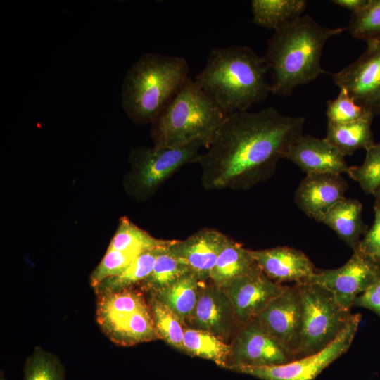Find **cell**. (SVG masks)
Here are the masks:
<instances>
[{
	"label": "cell",
	"mask_w": 380,
	"mask_h": 380,
	"mask_svg": "<svg viewBox=\"0 0 380 380\" xmlns=\"http://www.w3.org/2000/svg\"><path fill=\"white\" fill-rule=\"evenodd\" d=\"M305 118L268 107L228 115L197 163L205 190H248L270 179L278 161L303 135Z\"/></svg>",
	"instance_id": "1"
},
{
	"label": "cell",
	"mask_w": 380,
	"mask_h": 380,
	"mask_svg": "<svg viewBox=\"0 0 380 380\" xmlns=\"http://www.w3.org/2000/svg\"><path fill=\"white\" fill-rule=\"evenodd\" d=\"M346 28H329L303 15L274 31L267 42L264 59L270 75V93L289 96L298 86L327 72L321 66L324 46Z\"/></svg>",
	"instance_id": "2"
},
{
	"label": "cell",
	"mask_w": 380,
	"mask_h": 380,
	"mask_svg": "<svg viewBox=\"0 0 380 380\" xmlns=\"http://www.w3.org/2000/svg\"><path fill=\"white\" fill-rule=\"evenodd\" d=\"M264 59L246 46L211 49L194 81L227 115L248 111L270 93Z\"/></svg>",
	"instance_id": "3"
},
{
	"label": "cell",
	"mask_w": 380,
	"mask_h": 380,
	"mask_svg": "<svg viewBox=\"0 0 380 380\" xmlns=\"http://www.w3.org/2000/svg\"><path fill=\"white\" fill-rule=\"evenodd\" d=\"M184 58L143 54L129 68L122 84V106L137 123H151L189 77Z\"/></svg>",
	"instance_id": "4"
},
{
	"label": "cell",
	"mask_w": 380,
	"mask_h": 380,
	"mask_svg": "<svg viewBox=\"0 0 380 380\" xmlns=\"http://www.w3.org/2000/svg\"><path fill=\"white\" fill-rule=\"evenodd\" d=\"M227 115L189 77L152 122L154 146L178 147L210 139Z\"/></svg>",
	"instance_id": "5"
},
{
	"label": "cell",
	"mask_w": 380,
	"mask_h": 380,
	"mask_svg": "<svg viewBox=\"0 0 380 380\" xmlns=\"http://www.w3.org/2000/svg\"><path fill=\"white\" fill-rule=\"evenodd\" d=\"M298 284L302 302V327L296 360L324 349L338 336L353 315L324 287L309 281Z\"/></svg>",
	"instance_id": "6"
},
{
	"label": "cell",
	"mask_w": 380,
	"mask_h": 380,
	"mask_svg": "<svg viewBox=\"0 0 380 380\" xmlns=\"http://www.w3.org/2000/svg\"><path fill=\"white\" fill-rule=\"evenodd\" d=\"M361 322V315H353L350 319L328 346L320 351L289 362L267 367H236V371L261 380H314L325 368L350 348Z\"/></svg>",
	"instance_id": "7"
},
{
	"label": "cell",
	"mask_w": 380,
	"mask_h": 380,
	"mask_svg": "<svg viewBox=\"0 0 380 380\" xmlns=\"http://www.w3.org/2000/svg\"><path fill=\"white\" fill-rule=\"evenodd\" d=\"M210 139L178 147L154 146L134 150L132 181L135 189L150 193L183 165L197 163L201 148H206Z\"/></svg>",
	"instance_id": "8"
},
{
	"label": "cell",
	"mask_w": 380,
	"mask_h": 380,
	"mask_svg": "<svg viewBox=\"0 0 380 380\" xmlns=\"http://www.w3.org/2000/svg\"><path fill=\"white\" fill-rule=\"evenodd\" d=\"M365 51L354 62L331 75L339 89L374 117L380 115V40L367 43Z\"/></svg>",
	"instance_id": "9"
},
{
	"label": "cell",
	"mask_w": 380,
	"mask_h": 380,
	"mask_svg": "<svg viewBox=\"0 0 380 380\" xmlns=\"http://www.w3.org/2000/svg\"><path fill=\"white\" fill-rule=\"evenodd\" d=\"M230 346L229 360L232 368L274 366L295 360L257 317L238 327Z\"/></svg>",
	"instance_id": "10"
},
{
	"label": "cell",
	"mask_w": 380,
	"mask_h": 380,
	"mask_svg": "<svg viewBox=\"0 0 380 380\" xmlns=\"http://www.w3.org/2000/svg\"><path fill=\"white\" fill-rule=\"evenodd\" d=\"M350 260L342 267L316 270L308 281L328 289L336 301L350 310L355 299L380 277V264L353 251Z\"/></svg>",
	"instance_id": "11"
},
{
	"label": "cell",
	"mask_w": 380,
	"mask_h": 380,
	"mask_svg": "<svg viewBox=\"0 0 380 380\" xmlns=\"http://www.w3.org/2000/svg\"><path fill=\"white\" fill-rule=\"evenodd\" d=\"M185 325L208 331L227 343L239 327L229 298L213 282L201 284L198 301Z\"/></svg>",
	"instance_id": "12"
},
{
	"label": "cell",
	"mask_w": 380,
	"mask_h": 380,
	"mask_svg": "<svg viewBox=\"0 0 380 380\" xmlns=\"http://www.w3.org/2000/svg\"><path fill=\"white\" fill-rule=\"evenodd\" d=\"M257 318L289 350L296 360L302 327V302L298 284L286 286Z\"/></svg>",
	"instance_id": "13"
},
{
	"label": "cell",
	"mask_w": 380,
	"mask_h": 380,
	"mask_svg": "<svg viewBox=\"0 0 380 380\" xmlns=\"http://www.w3.org/2000/svg\"><path fill=\"white\" fill-rule=\"evenodd\" d=\"M286 286L271 280L257 265L222 289L232 302L240 326L257 317Z\"/></svg>",
	"instance_id": "14"
},
{
	"label": "cell",
	"mask_w": 380,
	"mask_h": 380,
	"mask_svg": "<svg viewBox=\"0 0 380 380\" xmlns=\"http://www.w3.org/2000/svg\"><path fill=\"white\" fill-rule=\"evenodd\" d=\"M348 189L341 175L308 174L297 188L294 201L308 217L321 222L328 211L345 198Z\"/></svg>",
	"instance_id": "15"
},
{
	"label": "cell",
	"mask_w": 380,
	"mask_h": 380,
	"mask_svg": "<svg viewBox=\"0 0 380 380\" xmlns=\"http://www.w3.org/2000/svg\"><path fill=\"white\" fill-rule=\"evenodd\" d=\"M228 238L217 230L204 228L184 240H175L170 249L200 281L205 282Z\"/></svg>",
	"instance_id": "16"
},
{
	"label": "cell",
	"mask_w": 380,
	"mask_h": 380,
	"mask_svg": "<svg viewBox=\"0 0 380 380\" xmlns=\"http://www.w3.org/2000/svg\"><path fill=\"white\" fill-rule=\"evenodd\" d=\"M285 158L308 174L348 173L345 156L325 138L301 135L289 148Z\"/></svg>",
	"instance_id": "17"
},
{
	"label": "cell",
	"mask_w": 380,
	"mask_h": 380,
	"mask_svg": "<svg viewBox=\"0 0 380 380\" xmlns=\"http://www.w3.org/2000/svg\"><path fill=\"white\" fill-rule=\"evenodd\" d=\"M251 251L258 267L277 284L306 282L316 270L310 258L293 248L277 246Z\"/></svg>",
	"instance_id": "18"
},
{
	"label": "cell",
	"mask_w": 380,
	"mask_h": 380,
	"mask_svg": "<svg viewBox=\"0 0 380 380\" xmlns=\"http://www.w3.org/2000/svg\"><path fill=\"white\" fill-rule=\"evenodd\" d=\"M362 205L356 199L343 198L325 215L321 222L331 228L353 251L362 234L369 229L362 217Z\"/></svg>",
	"instance_id": "19"
},
{
	"label": "cell",
	"mask_w": 380,
	"mask_h": 380,
	"mask_svg": "<svg viewBox=\"0 0 380 380\" xmlns=\"http://www.w3.org/2000/svg\"><path fill=\"white\" fill-rule=\"evenodd\" d=\"M148 307L143 291L135 288L97 296L96 317L104 331L133 313Z\"/></svg>",
	"instance_id": "20"
},
{
	"label": "cell",
	"mask_w": 380,
	"mask_h": 380,
	"mask_svg": "<svg viewBox=\"0 0 380 380\" xmlns=\"http://www.w3.org/2000/svg\"><path fill=\"white\" fill-rule=\"evenodd\" d=\"M256 266L251 250L228 238L212 270L210 279L223 289Z\"/></svg>",
	"instance_id": "21"
},
{
	"label": "cell",
	"mask_w": 380,
	"mask_h": 380,
	"mask_svg": "<svg viewBox=\"0 0 380 380\" xmlns=\"http://www.w3.org/2000/svg\"><path fill=\"white\" fill-rule=\"evenodd\" d=\"M203 282L189 272L171 285L150 293L174 312L184 323L191 316Z\"/></svg>",
	"instance_id": "22"
},
{
	"label": "cell",
	"mask_w": 380,
	"mask_h": 380,
	"mask_svg": "<svg viewBox=\"0 0 380 380\" xmlns=\"http://www.w3.org/2000/svg\"><path fill=\"white\" fill-rule=\"evenodd\" d=\"M103 333L113 343L125 346L160 339L149 305L119 321Z\"/></svg>",
	"instance_id": "23"
},
{
	"label": "cell",
	"mask_w": 380,
	"mask_h": 380,
	"mask_svg": "<svg viewBox=\"0 0 380 380\" xmlns=\"http://www.w3.org/2000/svg\"><path fill=\"white\" fill-rule=\"evenodd\" d=\"M374 116L369 115L346 124L327 123L326 138L342 155L351 156L356 150L374 145L372 131Z\"/></svg>",
	"instance_id": "24"
},
{
	"label": "cell",
	"mask_w": 380,
	"mask_h": 380,
	"mask_svg": "<svg viewBox=\"0 0 380 380\" xmlns=\"http://www.w3.org/2000/svg\"><path fill=\"white\" fill-rule=\"evenodd\" d=\"M307 4L305 0H253V22L276 31L302 16Z\"/></svg>",
	"instance_id": "25"
},
{
	"label": "cell",
	"mask_w": 380,
	"mask_h": 380,
	"mask_svg": "<svg viewBox=\"0 0 380 380\" xmlns=\"http://www.w3.org/2000/svg\"><path fill=\"white\" fill-rule=\"evenodd\" d=\"M163 247L142 252L121 273L103 280L94 289L96 296L115 293L138 286L151 273L156 259Z\"/></svg>",
	"instance_id": "26"
},
{
	"label": "cell",
	"mask_w": 380,
	"mask_h": 380,
	"mask_svg": "<svg viewBox=\"0 0 380 380\" xmlns=\"http://www.w3.org/2000/svg\"><path fill=\"white\" fill-rule=\"evenodd\" d=\"M183 352L224 366L229 360L231 346L208 331L186 327Z\"/></svg>",
	"instance_id": "27"
},
{
	"label": "cell",
	"mask_w": 380,
	"mask_h": 380,
	"mask_svg": "<svg viewBox=\"0 0 380 380\" xmlns=\"http://www.w3.org/2000/svg\"><path fill=\"white\" fill-rule=\"evenodd\" d=\"M171 245L160 250L151 273L138 285L141 291L149 294L156 292L171 285L191 272L189 267L173 254L170 249Z\"/></svg>",
	"instance_id": "28"
},
{
	"label": "cell",
	"mask_w": 380,
	"mask_h": 380,
	"mask_svg": "<svg viewBox=\"0 0 380 380\" xmlns=\"http://www.w3.org/2000/svg\"><path fill=\"white\" fill-rule=\"evenodd\" d=\"M175 241L156 239L134 224L128 217H122L107 250H137L143 252L170 246Z\"/></svg>",
	"instance_id": "29"
},
{
	"label": "cell",
	"mask_w": 380,
	"mask_h": 380,
	"mask_svg": "<svg viewBox=\"0 0 380 380\" xmlns=\"http://www.w3.org/2000/svg\"><path fill=\"white\" fill-rule=\"evenodd\" d=\"M148 305L160 339L183 351L184 323L169 308L153 296H150Z\"/></svg>",
	"instance_id": "30"
},
{
	"label": "cell",
	"mask_w": 380,
	"mask_h": 380,
	"mask_svg": "<svg viewBox=\"0 0 380 380\" xmlns=\"http://www.w3.org/2000/svg\"><path fill=\"white\" fill-rule=\"evenodd\" d=\"M23 372V380H66L58 357L39 347L27 359Z\"/></svg>",
	"instance_id": "31"
},
{
	"label": "cell",
	"mask_w": 380,
	"mask_h": 380,
	"mask_svg": "<svg viewBox=\"0 0 380 380\" xmlns=\"http://www.w3.org/2000/svg\"><path fill=\"white\" fill-rule=\"evenodd\" d=\"M346 29L353 37L367 43L380 40V0H369L363 8L353 13Z\"/></svg>",
	"instance_id": "32"
},
{
	"label": "cell",
	"mask_w": 380,
	"mask_h": 380,
	"mask_svg": "<svg viewBox=\"0 0 380 380\" xmlns=\"http://www.w3.org/2000/svg\"><path fill=\"white\" fill-rule=\"evenodd\" d=\"M347 174L365 193L374 195L380 186V142L367 149L363 163L349 167Z\"/></svg>",
	"instance_id": "33"
},
{
	"label": "cell",
	"mask_w": 380,
	"mask_h": 380,
	"mask_svg": "<svg viewBox=\"0 0 380 380\" xmlns=\"http://www.w3.org/2000/svg\"><path fill=\"white\" fill-rule=\"evenodd\" d=\"M141 253L142 251L137 250H107L101 261L90 276L92 288L96 287L103 280L121 273Z\"/></svg>",
	"instance_id": "34"
},
{
	"label": "cell",
	"mask_w": 380,
	"mask_h": 380,
	"mask_svg": "<svg viewBox=\"0 0 380 380\" xmlns=\"http://www.w3.org/2000/svg\"><path fill=\"white\" fill-rule=\"evenodd\" d=\"M369 115L371 114L359 106L344 89H340L339 94L334 100H330L327 103V123L346 124Z\"/></svg>",
	"instance_id": "35"
},
{
	"label": "cell",
	"mask_w": 380,
	"mask_h": 380,
	"mask_svg": "<svg viewBox=\"0 0 380 380\" xmlns=\"http://www.w3.org/2000/svg\"><path fill=\"white\" fill-rule=\"evenodd\" d=\"M374 195L375 196L374 224L354 251L380 264V186Z\"/></svg>",
	"instance_id": "36"
},
{
	"label": "cell",
	"mask_w": 380,
	"mask_h": 380,
	"mask_svg": "<svg viewBox=\"0 0 380 380\" xmlns=\"http://www.w3.org/2000/svg\"><path fill=\"white\" fill-rule=\"evenodd\" d=\"M353 305L372 310L380 317V277L355 299Z\"/></svg>",
	"instance_id": "37"
},
{
	"label": "cell",
	"mask_w": 380,
	"mask_h": 380,
	"mask_svg": "<svg viewBox=\"0 0 380 380\" xmlns=\"http://www.w3.org/2000/svg\"><path fill=\"white\" fill-rule=\"evenodd\" d=\"M369 0H334L332 2L337 6L355 13L363 8Z\"/></svg>",
	"instance_id": "38"
},
{
	"label": "cell",
	"mask_w": 380,
	"mask_h": 380,
	"mask_svg": "<svg viewBox=\"0 0 380 380\" xmlns=\"http://www.w3.org/2000/svg\"><path fill=\"white\" fill-rule=\"evenodd\" d=\"M0 380H6L2 372H1Z\"/></svg>",
	"instance_id": "39"
}]
</instances>
